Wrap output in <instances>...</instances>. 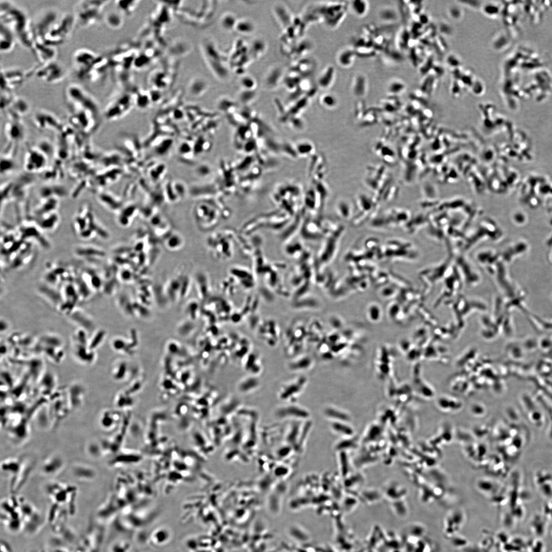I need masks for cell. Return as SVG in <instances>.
Returning <instances> with one entry per match:
<instances>
[{"label":"cell","mask_w":552,"mask_h":552,"mask_svg":"<svg viewBox=\"0 0 552 552\" xmlns=\"http://www.w3.org/2000/svg\"><path fill=\"white\" fill-rule=\"evenodd\" d=\"M0 24L8 27L25 48L32 50L35 42L34 22L12 2H0Z\"/></svg>","instance_id":"1"},{"label":"cell","mask_w":552,"mask_h":552,"mask_svg":"<svg viewBox=\"0 0 552 552\" xmlns=\"http://www.w3.org/2000/svg\"><path fill=\"white\" fill-rule=\"evenodd\" d=\"M76 24L74 15L57 13L41 30L36 43L56 48L67 41Z\"/></svg>","instance_id":"2"},{"label":"cell","mask_w":552,"mask_h":552,"mask_svg":"<svg viewBox=\"0 0 552 552\" xmlns=\"http://www.w3.org/2000/svg\"><path fill=\"white\" fill-rule=\"evenodd\" d=\"M88 207H82L74 218V228L82 239H88L96 235L107 239L109 234L97 221L95 214Z\"/></svg>","instance_id":"3"},{"label":"cell","mask_w":552,"mask_h":552,"mask_svg":"<svg viewBox=\"0 0 552 552\" xmlns=\"http://www.w3.org/2000/svg\"><path fill=\"white\" fill-rule=\"evenodd\" d=\"M103 0H82L76 7L74 14L76 23L81 27L95 25L101 18L105 8L110 3Z\"/></svg>","instance_id":"4"},{"label":"cell","mask_w":552,"mask_h":552,"mask_svg":"<svg viewBox=\"0 0 552 552\" xmlns=\"http://www.w3.org/2000/svg\"><path fill=\"white\" fill-rule=\"evenodd\" d=\"M27 74V76L34 75L38 79L46 83L56 84L65 79L66 72L63 66L54 60L39 64Z\"/></svg>","instance_id":"5"},{"label":"cell","mask_w":552,"mask_h":552,"mask_svg":"<svg viewBox=\"0 0 552 552\" xmlns=\"http://www.w3.org/2000/svg\"><path fill=\"white\" fill-rule=\"evenodd\" d=\"M47 492L53 503L56 505L74 506V500L76 494V489L66 484L55 482L47 486Z\"/></svg>","instance_id":"6"},{"label":"cell","mask_w":552,"mask_h":552,"mask_svg":"<svg viewBox=\"0 0 552 552\" xmlns=\"http://www.w3.org/2000/svg\"><path fill=\"white\" fill-rule=\"evenodd\" d=\"M100 54L86 48L77 49L73 54L72 62L74 70L79 80L94 64Z\"/></svg>","instance_id":"7"},{"label":"cell","mask_w":552,"mask_h":552,"mask_svg":"<svg viewBox=\"0 0 552 552\" xmlns=\"http://www.w3.org/2000/svg\"><path fill=\"white\" fill-rule=\"evenodd\" d=\"M27 77L25 73L17 68H8L1 69V91L14 93V91L23 84Z\"/></svg>","instance_id":"8"},{"label":"cell","mask_w":552,"mask_h":552,"mask_svg":"<svg viewBox=\"0 0 552 552\" xmlns=\"http://www.w3.org/2000/svg\"><path fill=\"white\" fill-rule=\"evenodd\" d=\"M48 157L37 147L28 149L24 158V168L29 173L41 172L47 166Z\"/></svg>","instance_id":"9"},{"label":"cell","mask_w":552,"mask_h":552,"mask_svg":"<svg viewBox=\"0 0 552 552\" xmlns=\"http://www.w3.org/2000/svg\"><path fill=\"white\" fill-rule=\"evenodd\" d=\"M36 126L40 129H57L62 127L59 119L52 113L40 111L34 116Z\"/></svg>","instance_id":"10"},{"label":"cell","mask_w":552,"mask_h":552,"mask_svg":"<svg viewBox=\"0 0 552 552\" xmlns=\"http://www.w3.org/2000/svg\"><path fill=\"white\" fill-rule=\"evenodd\" d=\"M5 125V134L12 143L21 141L25 135L24 126L22 119H8Z\"/></svg>","instance_id":"11"},{"label":"cell","mask_w":552,"mask_h":552,"mask_svg":"<svg viewBox=\"0 0 552 552\" xmlns=\"http://www.w3.org/2000/svg\"><path fill=\"white\" fill-rule=\"evenodd\" d=\"M31 51L33 53L39 64H45L55 60L57 55L56 48L37 43H34Z\"/></svg>","instance_id":"12"},{"label":"cell","mask_w":552,"mask_h":552,"mask_svg":"<svg viewBox=\"0 0 552 552\" xmlns=\"http://www.w3.org/2000/svg\"><path fill=\"white\" fill-rule=\"evenodd\" d=\"M30 111V106L24 98L16 96L11 105L5 112L8 119H22Z\"/></svg>","instance_id":"13"},{"label":"cell","mask_w":552,"mask_h":552,"mask_svg":"<svg viewBox=\"0 0 552 552\" xmlns=\"http://www.w3.org/2000/svg\"><path fill=\"white\" fill-rule=\"evenodd\" d=\"M17 38L8 27L0 24V51L2 53L9 54L15 49Z\"/></svg>","instance_id":"14"},{"label":"cell","mask_w":552,"mask_h":552,"mask_svg":"<svg viewBox=\"0 0 552 552\" xmlns=\"http://www.w3.org/2000/svg\"><path fill=\"white\" fill-rule=\"evenodd\" d=\"M64 466V462L62 458L58 455H51L45 459L42 467V470L46 475L54 476L57 475L62 471Z\"/></svg>","instance_id":"15"},{"label":"cell","mask_w":552,"mask_h":552,"mask_svg":"<svg viewBox=\"0 0 552 552\" xmlns=\"http://www.w3.org/2000/svg\"><path fill=\"white\" fill-rule=\"evenodd\" d=\"M71 319L80 328L85 330L88 333L95 332V323L89 316L81 311H76L75 309L70 314Z\"/></svg>","instance_id":"16"},{"label":"cell","mask_w":552,"mask_h":552,"mask_svg":"<svg viewBox=\"0 0 552 552\" xmlns=\"http://www.w3.org/2000/svg\"><path fill=\"white\" fill-rule=\"evenodd\" d=\"M39 195L42 200L52 198L59 200L65 198L68 194L66 188L63 186L50 184L43 187L40 191Z\"/></svg>","instance_id":"17"},{"label":"cell","mask_w":552,"mask_h":552,"mask_svg":"<svg viewBox=\"0 0 552 552\" xmlns=\"http://www.w3.org/2000/svg\"><path fill=\"white\" fill-rule=\"evenodd\" d=\"M59 221V216L56 211L37 217L35 223L42 231H49L56 227Z\"/></svg>","instance_id":"18"},{"label":"cell","mask_w":552,"mask_h":552,"mask_svg":"<svg viewBox=\"0 0 552 552\" xmlns=\"http://www.w3.org/2000/svg\"><path fill=\"white\" fill-rule=\"evenodd\" d=\"M42 231L36 223L35 225H24L20 228V237L26 239H34L41 243L43 241L46 244L48 242L45 237L41 234Z\"/></svg>","instance_id":"19"},{"label":"cell","mask_w":552,"mask_h":552,"mask_svg":"<svg viewBox=\"0 0 552 552\" xmlns=\"http://www.w3.org/2000/svg\"><path fill=\"white\" fill-rule=\"evenodd\" d=\"M72 473L74 476L81 481H89L94 480L96 477V472L93 468L83 464L74 465L72 467Z\"/></svg>","instance_id":"20"},{"label":"cell","mask_w":552,"mask_h":552,"mask_svg":"<svg viewBox=\"0 0 552 552\" xmlns=\"http://www.w3.org/2000/svg\"><path fill=\"white\" fill-rule=\"evenodd\" d=\"M356 55V51L354 49L349 47L344 48L337 54V63L342 68H348L354 63Z\"/></svg>","instance_id":"21"},{"label":"cell","mask_w":552,"mask_h":552,"mask_svg":"<svg viewBox=\"0 0 552 552\" xmlns=\"http://www.w3.org/2000/svg\"><path fill=\"white\" fill-rule=\"evenodd\" d=\"M336 77L334 67L332 65L326 67L321 73L318 80L320 88L323 89L330 88L334 84Z\"/></svg>","instance_id":"22"},{"label":"cell","mask_w":552,"mask_h":552,"mask_svg":"<svg viewBox=\"0 0 552 552\" xmlns=\"http://www.w3.org/2000/svg\"><path fill=\"white\" fill-rule=\"evenodd\" d=\"M59 199L48 198L42 200V201L35 211L36 218L44 215L56 212L59 205Z\"/></svg>","instance_id":"23"},{"label":"cell","mask_w":552,"mask_h":552,"mask_svg":"<svg viewBox=\"0 0 552 552\" xmlns=\"http://www.w3.org/2000/svg\"><path fill=\"white\" fill-rule=\"evenodd\" d=\"M207 87V82L201 77L192 78L188 85L189 95L193 97H200L205 93Z\"/></svg>","instance_id":"24"},{"label":"cell","mask_w":552,"mask_h":552,"mask_svg":"<svg viewBox=\"0 0 552 552\" xmlns=\"http://www.w3.org/2000/svg\"><path fill=\"white\" fill-rule=\"evenodd\" d=\"M105 20L106 24L112 29H119L124 24V16L123 13L120 12L113 11L109 13Z\"/></svg>","instance_id":"25"},{"label":"cell","mask_w":552,"mask_h":552,"mask_svg":"<svg viewBox=\"0 0 552 552\" xmlns=\"http://www.w3.org/2000/svg\"><path fill=\"white\" fill-rule=\"evenodd\" d=\"M75 254L77 256L84 258H92L97 257H103L104 252L92 246H80L75 249Z\"/></svg>","instance_id":"26"},{"label":"cell","mask_w":552,"mask_h":552,"mask_svg":"<svg viewBox=\"0 0 552 552\" xmlns=\"http://www.w3.org/2000/svg\"><path fill=\"white\" fill-rule=\"evenodd\" d=\"M367 81L363 75L359 74L354 77L352 83V89L355 96L358 97L364 96L367 91Z\"/></svg>","instance_id":"27"},{"label":"cell","mask_w":552,"mask_h":552,"mask_svg":"<svg viewBox=\"0 0 552 552\" xmlns=\"http://www.w3.org/2000/svg\"><path fill=\"white\" fill-rule=\"evenodd\" d=\"M352 13L358 17H364L370 10L369 3L366 1H354L350 5Z\"/></svg>","instance_id":"28"},{"label":"cell","mask_w":552,"mask_h":552,"mask_svg":"<svg viewBox=\"0 0 552 552\" xmlns=\"http://www.w3.org/2000/svg\"><path fill=\"white\" fill-rule=\"evenodd\" d=\"M97 198L101 204L109 209L114 210L117 206L115 205L116 199L113 196L108 193H98Z\"/></svg>","instance_id":"29"},{"label":"cell","mask_w":552,"mask_h":552,"mask_svg":"<svg viewBox=\"0 0 552 552\" xmlns=\"http://www.w3.org/2000/svg\"><path fill=\"white\" fill-rule=\"evenodd\" d=\"M405 84L401 80L393 79L388 83L387 90L389 95H398L405 89Z\"/></svg>","instance_id":"30"},{"label":"cell","mask_w":552,"mask_h":552,"mask_svg":"<svg viewBox=\"0 0 552 552\" xmlns=\"http://www.w3.org/2000/svg\"><path fill=\"white\" fill-rule=\"evenodd\" d=\"M15 168V163L10 156L5 155V156L2 157L1 161L2 175L9 173L13 171Z\"/></svg>","instance_id":"31"},{"label":"cell","mask_w":552,"mask_h":552,"mask_svg":"<svg viewBox=\"0 0 552 552\" xmlns=\"http://www.w3.org/2000/svg\"><path fill=\"white\" fill-rule=\"evenodd\" d=\"M16 96L14 93L8 91H1V107L2 112H5L11 105Z\"/></svg>","instance_id":"32"},{"label":"cell","mask_w":552,"mask_h":552,"mask_svg":"<svg viewBox=\"0 0 552 552\" xmlns=\"http://www.w3.org/2000/svg\"><path fill=\"white\" fill-rule=\"evenodd\" d=\"M139 3V2H128V5H127L126 2H117L116 6L122 13L131 14L135 10Z\"/></svg>","instance_id":"33"},{"label":"cell","mask_w":552,"mask_h":552,"mask_svg":"<svg viewBox=\"0 0 552 552\" xmlns=\"http://www.w3.org/2000/svg\"><path fill=\"white\" fill-rule=\"evenodd\" d=\"M320 102L325 107L331 108L336 105L337 99L334 94L326 93L321 97Z\"/></svg>","instance_id":"34"},{"label":"cell","mask_w":552,"mask_h":552,"mask_svg":"<svg viewBox=\"0 0 552 552\" xmlns=\"http://www.w3.org/2000/svg\"><path fill=\"white\" fill-rule=\"evenodd\" d=\"M105 333L103 331H100L97 332L95 335H92L91 339L88 340V347L93 351L100 345L102 342L103 337L104 336Z\"/></svg>","instance_id":"35"},{"label":"cell","mask_w":552,"mask_h":552,"mask_svg":"<svg viewBox=\"0 0 552 552\" xmlns=\"http://www.w3.org/2000/svg\"><path fill=\"white\" fill-rule=\"evenodd\" d=\"M49 158L51 157L53 152V148L51 143L47 140H42L36 146Z\"/></svg>","instance_id":"36"},{"label":"cell","mask_w":552,"mask_h":552,"mask_svg":"<svg viewBox=\"0 0 552 552\" xmlns=\"http://www.w3.org/2000/svg\"><path fill=\"white\" fill-rule=\"evenodd\" d=\"M126 366L125 364H122L120 367L119 372L116 376L117 379H120L124 376L125 374Z\"/></svg>","instance_id":"37"}]
</instances>
